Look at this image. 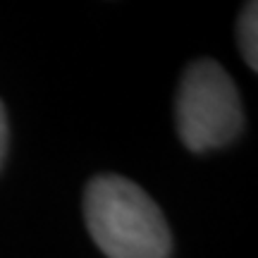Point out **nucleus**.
I'll use <instances>...</instances> for the list:
<instances>
[{"instance_id": "nucleus-1", "label": "nucleus", "mask_w": 258, "mask_h": 258, "mask_svg": "<svg viewBox=\"0 0 258 258\" xmlns=\"http://www.w3.org/2000/svg\"><path fill=\"white\" fill-rule=\"evenodd\" d=\"M84 215L93 241L108 258H167L170 227L156 201L120 175L91 179L84 194Z\"/></svg>"}, {"instance_id": "nucleus-2", "label": "nucleus", "mask_w": 258, "mask_h": 258, "mask_svg": "<svg viewBox=\"0 0 258 258\" xmlns=\"http://www.w3.org/2000/svg\"><path fill=\"white\" fill-rule=\"evenodd\" d=\"M244 127L241 98L215 60L189 64L177 91V132L189 151L230 144Z\"/></svg>"}, {"instance_id": "nucleus-3", "label": "nucleus", "mask_w": 258, "mask_h": 258, "mask_svg": "<svg viewBox=\"0 0 258 258\" xmlns=\"http://www.w3.org/2000/svg\"><path fill=\"white\" fill-rule=\"evenodd\" d=\"M239 48L244 60L249 62V67L256 72L258 64V22H256V3H249L244 5L239 17Z\"/></svg>"}, {"instance_id": "nucleus-4", "label": "nucleus", "mask_w": 258, "mask_h": 258, "mask_svg": "<svg viewBox=\"0 0 258 258\" xmlns=\"http://www.w3.org/2000/svg\"><path fill=\"white\" fill-rule=\"evenodd\" d=\"M5 151H8V117H5V108L0 103V165H3Z\"/></svg>"}]
</instances>
